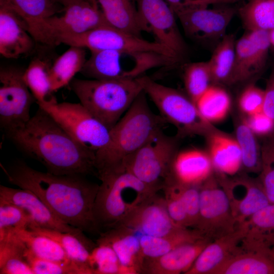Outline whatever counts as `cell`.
<instances>
[{"label": "cell", "instance_id": "obj_25", "mask_svg": "<svg viewBox=\"0 0 274 274\" xmlns=\"http://www.w3.org/2000/svg\"><path fill=\"white\" fill-rule=\"evenodd\" d=\"M110 26L141 37L144 28L135 0H96Z\"/></svg>", "mask_w": 274, "mask_h": 274}, {"label": "cell", "instance_id": "obj_9", "mask_svg": "<svg viewBox=\"0 0 274 274\" xmlns=\"http://www.w3.org/2000/svg\"><path fill=\"white\" fill-rule=\"evenodd\" d=\"M37 104L49 113L79 144L95 155L108 144L110 130L80 102L58 103L53 97Z\"/></svg>", "mask_w": 274, "mask_h": 274}, {"label": "cell", "instance_id": "obj_29", "mask_svg": "<svg viewBox=\"0 0 274 274\" xmlns=\"http://www.w3.org/2000/svg\"><path fill=\"white\" fill-rule=\"evenodd\" d=\"M86 61L85 48L70 46L51 65L49 77L52 92L70 84Z\"/></svg>", "mask_w": 274, "mask_h": 274}, {"label": "cell", "instance_id": "obj_4", "mask_svg": "<svg viewBox=\"0 0 274 274\" xmlns=\"http://www.w3.org/2000/svg\"><path fill=\"white\" fill-rule=\"evenodd\" d=\"M98 178L101 183L93 215L100 232L120 225L136 207L160 190L125 170L108 173Z\"/></svg>", "mask_w": 274, "mask_h": 274}, {"label": "cell", "instance_id": "obj_14", "mask_svg": "<svg viewBox=\"0 0 274 274\" xmlns=\"http://www.w3.org/2000/svg\"><path fill=\"white\" fill-rule=\"evenodd\" d=\"M236 10L228 6L209 9L208 6L194 7L175 13L186 36L200 43L219 42Z\"/></svg>", "mask_w": 274, "mask_h": 274}, {"label": "cell", "instance_id": "obj_50", "mask_svg": "<svg viewBox=\"0 0 274 274\" xmlns=\"http://www.w3.org/2000/svg\"><path fill=\"white\" fill-rule=\"evenodd\" d=\"M264 91L263 111L274 120V65L267 79Z\"/></svg>", "mask_w": 274, "mask_h": 274}, {"label": "cell", "instance_id": "obj_38", "mask_svg": "<svg viewBox=\"0 0 274 274\" xmlns=\"http://www.w3.org/2000/svg\"><path fill=\"white\" fill-rule=\"evenodd\" d=\"M238 12L248 31L274 28V0H249Z\"/></svg>", "mask_w": 274, "mask_h": 274}, {"label": "cell", "instance_id": "obj_51", "mask_svg": "<svg viewBox=\"0 0 274 274\" xmlns=\"http://www.w3.org/2000/svg\"><path fill=\"white\" fill-rule=\"evenodd\" d=\"M267 248L271 257L274 260V235L269 241Z\"/></svg>", "mask_w": 274, "mask_h": 274}, {"label": "cell", "instance_id": "obj_2", "mask_svg": "<svg viewBox=\"0 0 274 274\" xmlns=\"http://www.w3.org/2000/svg\"><path fill=\"white\" fill-rule=\"evenodd\" d=\"M7 134L19 148L41 163L48 172L97 176L95 154L79 144L40 107L25 125Z\"/></svg>", "mask_w": 274, "mask_h": 274}, {"label": "cell", "instance_id": "obj_12", "mask_svg": "<svg viewBox=\"0 0 274 274\" xmlns=\"http://www.w3.org/2000/svg\"><path fill=\"white\" fill-rule=\"evenodd\" d=\"M23 72L14 67L0 71V124L9 133L25 125L36 99L23 78Z\"/></svg>", "mask_w": 274, "mask_h": 274}, {"label": "cell", "instance_id": "obj_19", "mask_svg": "<svg viewBox=\"0 0 274 274\" xmlns=\"http://www.w3.org/2000/svg\"><path fill=\"white\" fill-rule=\"evenodd\" d=\"M20 16L28 26L36 43L55 46L48 21L56 15L58 4L56 0H0Z\"/></svg>", "mask_w": 274, "mask_h": 274}, {"label": "cell", "instance_id": "obj_26", "mask_svg": "<svg viewBox=\"0 0 274 274\" xmlns=\"http://www.w3.org/2000/svg\"><path fill=\"white\" fill-rule=\"evenodd\" d=\"M211 274H274V260L263 251H242L214 269Z\"/></svg>", "mask_w": 274, "mask_h": 274}, {"label": "cell", "instance_id": "obj_32", "mask_svg": "<svg viewBox=\"0 0 274 274\" xmlns=\"http://www.w3.org/2000/svg\"><path fill=\"white\" fill-rule=\"evenodd\" d=\"M236 41L233 35H225L216 45L210 59L207 61L212 83L215 85L229 84L233 66Z\"/></svg>", "mask_w": 274, "mask_h": 274}, {"label": "cell", "instance_id": "obj_54", "mask_svg": "<svg viewBox=\"0 0 274 274\" xmlns=\"http://www.w3.org/2000/svg\"><path fill=\"white\" fill-rule=\"evenodd\" d=\"M225 1H226V3L228 4V3H235L240 0H225Z\"/></svg>", "mask_w": 274, "mask_h": 274}, {"label": "cell", "instance_id": "obj_37", "mask_svg": "<svg viewBox=\"0 0 274 274\" xmlns=\"http://www.w3.org/2000/svg\"><path fill=\"white\" fill-rule=\"evenodd\" d=\"M25 248L14 233L0 241L1 274H34L25 258Z\"/></svg>", "mask_w": 274, "mask_h": 274}, {"label": "cell", "instance_id": "obj_46", "mask_svg": "<svg viewBox=\"0 0 274 274\" xmlns=\"http://www.w3.org/2000/svg\"><path fill=\"white\" fill-rule=\"evenodd\" d=\"M177 186L185 208L189 228L194 229L198 220L200 209L199 186L180 183L172 179Z\"/></svg>", "mask_w": 274, "mask_h": 274}, {"label": "cell", "instance_id": "obj_3", "mask_svg": "<svg viewBox=\"0 0 274 274\" xmlns=\"http://www.w3.org/2000/svg\"><path fill=\"white\" fill-rule=\"evenodd\" d=\"M167 123L150 108L143 91L110 130L108 144L95 155L97 177L122 170L124 160Z\"/></svg>", "mask_w": 274, "mask_h": 274}, {"label": "cell", "instance_id": "obj_11", "mask_svg": "<svg viewBox=\"0 0 274 274\" xmlns=\"http://www.w3.org/2000/svg\"><path fill=\"white\" fill-rule=\"evenodd\" d=\"M199 216L194 228L211 241L230 233L238 228L225 190L212 176L199 185Z\"/></svg>", "mask_w": 274, "mask_h": 274}, {"label": "cell", "instance_id": "obj_36", "mask_svg": "<svg viewBox=\"0 0 274 274\" xmlns=\"http://www.w3.org/2000/svg\"><path fill=\"white\" fill-rule=\"evenodd\" d=\"M14 233L26 249L37 257L53 261L71 260L60 245L48 236L28 228L17 230Z\"/></svg>", "mask_w": 274, "mask_h": 274}, {"label": "cell", "instance_id": "obj_31", "mask_svg": "<svg viewBox=\"0 0 274 274\" xmlns=\"http://www.w3.org/2000/svg\"><path fill=\"white\" fill-rule=\"evenodd\" d=\"M204 238L194 229L181 228L162 236L142 235L140 236L142 252L145 258L160 256L185 243Z\"/></svg>", "mask_w": 274, "mask_h": 274}, {"label": "cell", "instance_id": "obj_39", "mask_svg": "<svg viewBox=\"0 0 274 274\" xmlns=\"http://www.w3.org/2000/svg\"><path fill=\"white\" fill-rule=\"evenodd\" d=\"M51 65L46 61L36 58L23 72V80L37 104L50 99L52 92L49 77Z\"/></svg>", "mask_w": 274, "mask_h": 274}, {"label": "cell", "instance_id": "obj_6", "mask_svg": "<svg viewBox=\"0 0 274 274\" xmlns=\"http://www.w3.org/2000/svg\"><path fill=\"white\" fill-rule=\"evenodd\" d=\"M180 64L173 58L154 52L102 50L91 52L81 73L92 79H133L154 68Z\"/></svg>", "mask_w": 274, "mask_h": 274}, {"label": "cell", "instance_id": "obj_30", "mask_svg": "<svg viewBox=\"0 0 274 274\" xmlns=\"http://www.w3.org/2000/svg\"><path fill=\"white\" fill-rule=\"evenodd\" d=\"M239 181L245 187L244 196L240 199L229 198L238 227L270 203L259 179L254 180L243 178Z\"/></svg>", "mask_w": 274, "mask_h": 274}, {"label": "cell", "instance_id": "obj_40", "mask_svg": "<svg viewBox=\"0 0 274 274\" xmlns=\"http://www.w3.org/2000/svg\"><path fill=\"white\" fill-rule=\"evenodd\" d=\"M24 256L34 274H93L91 269L86 265L72 260L53 261L40 258L30 253L26 248Z\"/></svg>", "mask_w": 274, "mask_h": 274}, {"label": "cell", "instance_id": "obj_8", "mask_svg": "<svg viewBox=\"0 0 274 274\" xmlns=\"http://www.w3.org/2000/svg\"><path fill=\"white\" fill-rule=\"evenodd\" d=\"M181 139L177 134L167 135L163 129L158 131L124 160L121 171L128 172L145 183L162 190Z\"/></svg>", "mask_w": 274, "mask_h": 274}, {"label": "cell", "instance_id": "obj_53", "mask_svg": "<svg viewBox=\"0 0 274 274\" xmlns=\"http://www.w3.org/2000/svg\"><path fill=\"white\" fill-rule=\"evenodd\" d=\"M70 0H56V1L60 5L63 7Z\"/></svg>", "mask_w": 274, "mask_h": 274}, {"label": "cell", "instance_id": "obj_35", "mask_svg": "<svg viewBox=\"0 0 274 274\" xmlns=\"http://www.w3.org/2000/svg\"><path fill=\"white\" fill-rule=\"evenodd\" d=\"M201 116L212 123L223 120L231 107L228 92L218 85H211L195 103Z\"/></svg>", "mask_w": 274, "mask_h": 274}, {"label": "cell", "instance_id": "obj_33", "mask_svg": "<svg viewBox=\"0 0 274 274\" xmlns=\"http://www.w3.org/2000/svg\"><path fill=\"white\" fill-rule=\"evenodd\" d=\"M28 229L55 241L62 248L70 259L90 267L89 258L91 251L96 244L89 241L83 233H74L40 228Z\"/></svg>", "mask_w": 274, "mask_h": 274}, {"label": "cell", "instance_id": "obj_34", "mask_svg": "<svg viewBox=\"0 0 274 274\" xmlns=\"http://www.w3.org/2000/svg\"><path fill=\"white\" fill-rule=\"evenodd\" d=\"M235 121V139L241 151L242 167L248 172L260 173L262 165L261 145L244 117H239Z\"/></svg>", "mask_w": 274, "mask_h": 274}, {"label": "cell", "instance_id": "obj_5", "mask_svg": "<svg viewBox=\"0 0 274 274\" xmlns=\"http://www.w3.org/2000/svg\"><path fill=\"white\" fill-rule=\"evenodd\" d=\"M70 85L80 103L109 130L143 91L140 77L122 80L74 78Z\"/></svg>", "mask_w": 274, "mask_h": 274}, {"label": "cell", "instance_id": "obj_21", "mask_svg": "<svg viewBox=\"0 0 274 274\" xmlns=\"http://www.w3.org/2000/svg\"><path fill=\"white\" fill-rule=\"evenodd\" d=\"M96 242L110 246L128 274L141 273L144 257L140 237L133 230L118 225L100 232Z\"/></svg>", "mask_w": 274, "mask_h": 274}, {"label": "cell", "instance_id": "obj_1", "mask_svg": "<svg viewBox=\"0 0 274 274\" xmlns=\"http://www.w3.org/2000/svg\"><path fill=\"white\" fill-rule=\"evenodd\" d=\"M4 171L10 183L32 192L65 223L83 232L100 233L93 215L99 185L83 175L42 172L23 163Z\"/></svg>", "mask_w": 274, "mask_h": 274}, {"label": "cell", "instance_id": "obj_48", "mask_svg": "<svg viewBox=\"0 0 274 274\" xmlns=\"http://www.w3.org/2000/svg\"><path fill=\"white\" fill-rule=\"evenodd\" d=\"M244 118L256 135L265 138L274 136V120L263 111Z\"/></svg>", "mask_w": 274, "mask_h": 274}, {"label": "cell", "instance_id": "obj_42", "mask_svg": "<svg viewBox=\"0 0 274 274\" xmlns=\"http://www.w3.org/2000/svg\"><path fill=\"white\" fill-rule=\"evenodd\" d=\"M88 264L93 274H128L112 248L96 242L91 251Z\"/></svg>", "mask_w": 274, "mask_h": 274}, {"label": "cell", "instance_id": "obj_44", "mask_svg": "<svg viewBox=\"0 0 274 274\" xmlns=\"http://www.w3.org/2000/svg\"><path fill=\"white\" fill-rule=\"evenodd\" d=\"M259 180L270 203H274V137L265 138L261 145Z\"/></svg>", "mask_w": 274, "mask_h": 274}, {"label": "cell", "instance_id": "obj_45", "mask_svg": "<svg viewBox=\"0 0 274 274\" xmlns=\"http://www.w3.org/2000/svg\"><path fill=\"white\" fill-rule=\"evenodd\" d=\"M162 190L168 214L174 223L179 227L189 228L184 204L176 183L168 179Z\"/></svg>", "mask_w": 274, "mask_h": 274}, {"label": "cell", "instance_id": "obj_18", "mask_svg": "<svg viewBox=\"0 0 274 274\" xmlns=\"http://www.w3.org/2000/svg\"><path fill=\"white\" fill-rule=\"evenodd\" d=\"M36 42L25 21L0 1V53L4 57L17 59L27 55Z\"/></svg>", "mask_w": 274, "mask_h": 274}, {"label": "cell", "instance_id": "obj_13", "mask_svg": "<svg viewBox=\"0 0 274 274\" xmlns=\"http://www.w3.org/2000/svg\"><path fill=\"white\" fill-rule=\"evenodd\" d=\"M144 31L152 33L155 42L173 51L183 62L188 52L175 18L165 0H135Z\"/></svg>", "mask_w": 274, "mask_h": 274}, {"label": "cell", "instance_id": "obj_24", "mask_svg": "<svg viewBox=\"0 0 274 274\" xmlns=\"http://www.w3.org/2000/svg\"><path fill=\"white\" fill-rule=\"evenodd\" d=\"M213 167L222 175H233L242 167V154L235 138L215 129L205 136Z\"/></svg>", "mask_w": 274, "mask_h": 274}, {"label": "cell", "instance_id": "obj_7", "mask_svg": "<svg viewBox=\"0 0 274 274\" xmlns=\"http://www.w3.org/2000/svg\"><path fill=\"white\" fill-rule=\"evenodd\" d=\"M143 91L153 102L167 123L174 125L180 138L191 135L204 136L214 127L199 113L186 93L160 83L147 76L140 77Z\"/></svg>", "mask_w": 274, "mask_h": 274}, {"label": "cell", "instance_id": "obj_41", "mask_svg": "<svg viewBox=\"0 0 274 274\" xmlns=\"http://www.w3.org/2000/svg\"><path fill=\"white\" fill-rule=\"evenodd\" d=\"M183 81L186 93L195 104L212 82L208 62L185 64Z\"/></svg>", "mask_w": 274, "mask_h": 274}, {"label": "cell", "instance_id": "obj_16", "mask_svg": "<svg viewBox=\"0 0 274 274\" xmlns=\"http://www.w3.org/2000/svg\"><path fill=\"white\" fill-rule=\"evenodd\" d=\"M119 225L152 236H164L183 228L174 223L168 214L164 196L157 193L136 207Z\"/></svg>", "mask_w": 274, "mask_h": 274}, {"label": "cell", "instance_id": "obj_52", "mask_svg": "<svg viewBox=\"0 0 274 274\" xmlns=\"http://www.w3.org/2000/svg\"><path fill=\"white\" fill-rule=\"evenodd\" d=\"M268 33L270 44L274 46V28L268 31Z\"/></svg>", "mask_w": 274, "mask_h": 274}, {"label": "cell", "instance_id": "obj_20", "mask_svg": "<svg viewBox=\"0 0 274 274\" xmlns=\"http://www.w3.org/2000/svg\"><path fill=\"white\" fill-rule=\"evenodd\" d=\"M211 241L202 238L181 244L160 256L145 258L141 273H185Z\"/></svg>", "mask_w": 274, "mask_h": 274}, {"label": "cell", "instance_id": "obj_49", "mask_svg": "<svg viewBox=\"0 0 274 274\" xmlns=\"http://www.w3.org/2000/svg\"><path fill=\"white\" fill-rule=\"evenodd\" d=\"M175 13L194 7L208 6L213 4H226L225 0H165Z\"/></svg>", "mask_w": 274, "mask_h": 274}, {"label": "cell", "instance_id": "obj_10", "mask_svg": "<svg viewBox=\"0 0 274 274\" xmlns=\"http://www.w3.org/2000/svg\"><path fill=\"white\" fill-rule=\"evenodd\" d=\"M57 44L87 48L91 52L102 50H130L154 52L181 60L170 50L156 42H151L112 26L99 27L77 35H63L56 38Z\"/></svg>", "mask_w": 274, "mask_h": 274}, {"label": "cell", "instance_id": "obj_17", "mask_svg": "<svg viewBox=\"0 0 274 274\" xmlns=\"http://www.w3.org/2000/svg\"><path fill=\"white\" fill-rule=\"evenodd\" d=\"M0 199L16 204L26 213L29 220L28 228H45L74 233L83 232L61 221L39 197L28 190L1 185Z\"/></svg>", "mask_w": 274, "mask_h": 274}, {"label": "cell", "instance_id": "obj_15", "mask_svg": "<svg viewBox=\"0 0 274 274\" xmlns=\"http://www.w3.org/2000/svg\"><path fill=\"white\" fill-rule=\"evenodd\" d=\"M63 10L62 15H55L48 21L56 45L59 36L80 34L109 25L96 0H70Z\"/></svg>", "mask_w": 274, "mask_h": 274}, {"label": "cell", "instance_id": "obj_22", "mask_svg": "<svg viewBox=\"0 0 274 274\" xmlns=\"http://www.w3.org/2000/svg\"><path fill=\"white\" fill-rule=\"evenodd\" d=\"M213 168L207 151L198 149L178 151L168 178L183 184L199 186L211 176Z\"/></svg>", "mask_w": 274, "mask_h": 274}, {"label": "cell", "instance_id": "obj_23", "mask_svg": "<svg viewBox=\"0 0 274 274\" xmlns=\"http://www.w3.org/2000/svg\"><path fill=\"white\" fill-rule=\"evenodd\" d=\"M244 230L234 231L210 242L185 274H211L233 255L242 251L238 246L244 237Z\"/></svg>", "mask_w": 274, "mask_h": 274}, {"label": "cell", "instance_id": "obj_27", "mask_svg": "<svg viewBox=\"0 0 274 274\" xmlns=\"http://www.w3.org/2000/svg\"><path fill=\"white\" fill-rule=\"evenodd\" d=\"M266 63L247 32L236 41L233 66L228 84L250 79L262 71Z\"/></svg>", "mask_w": 274, "mask_h": 274}, {"label": "cell", "instance_id": "obj_43", "mask_svg": "<svg viewBox=\"0 0 274 274\" xmlns=\"http://www.w3.org/2000/svg\"><path fill=\"white\" fill-rule=\"evenodd\" d=\"M29 225V218L21 208L0 199V238Z\"/></svg>", "mask_w": 274, "mask_h": 274}, {"label": "cell", "instance_id": "obj_28", "mask_svg": "<svg viewBox=\"0 0 274 274\" xmlns=\"http://www.w3.org/2000/svg\"><path fill=\"white\" fill-rule=\"evenodd\" d=\"M238 227L245 232L242 240L244 248L266 246L274 235V203H269L262 208Z\"/></svg>", "mask_w": 274, "mask_h": 274}, {"label": "cell", "instance_id": "obj_47", "mask_svg": "<svg viewBox=\"0 0 274 274\" xmlns=\"http://www.w3.org/2000/svg\"><path fill=\"white\" fill-rule=\"evenodd\" d=\"M265 91L254 84L247 86L238 98L239 109L245 117L263 111Z\"/></svg>", "mask_w": 274, "mask_h": 274}]
</instances>
